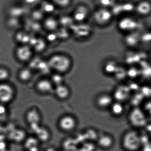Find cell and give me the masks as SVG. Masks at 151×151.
<instances>
[{"label": "cell", "instance_id": "cell-1", "mask_svg": "<svg viewBox=\"0 0 151 151\" xmlns=\"http://www.w3.org/2000/svg\"><path fill=\"white\" fill-rule=\"evenodd\" d=\"M48 66L55 73L63 74L68 72L72 65L71 58L62 53H57L51 55L47 61Z\"/></svg>", "mask_w": 151, "mask_h": 151}, {"label": "cell", "instance_id": "cell-2", "mask_svg": "<svg viewBox=\"0 0 151 151\" xmlns=\"http://www.w3.org/2000/svg\"><path fill=\"white\" fill-rule=\"evenodd\" d=\"M122 145L127 151H137L142 146L141 136L134 130L127 132L123 136Z\"/></svg>", "mask_w": 151, "mask_h": 151}, {"label": "cell", "instance_id": "cell-3", "mask_svg": "<svg viewBox=\"0 0 151 151\" xmlns=\"http://www.w3.org/2000/svg\"><path fill=\"white\" fill-rule=\"evenodd\" d=\"M93 17L95 22L101 26L109 24L114 17L111 9L101 7L95 11Z\"/></svg>", "mask_w": 151, "mask_h": 151}, {"label": "cell", "instance_id": "cell-4", "mask_svg": "<svg viewBox=\"0 0 151 151\" xmlns=\"http://www.w3.org/2000/svg\"><path fill=\"white\" fill-rule=\"evenodd\" d=\"M117 26L120 30L127 33L137 31L139 24L136 19L126 16L119 19Z\"/></svg>", "mask_w": 151, "mask_h": 151}, {"label": "cell", "instance_id": "cell-5", "mask_svg": "<svg viewBox=\"0 0 151 151\" xmlns=\"http://www.w3.org/2000/svg\"><path fill=\"white\" fill-rule=\"evenodd\" d=\"M72 27L75 36L80 39L88 38L93 31L92 26L86 22L75 23Z\"/></svg>", "mask_w": 151, "mask_h": 151}, {"label": "cell", "instance_id": "cell-6", "mask_svg": "<svg viewBox=\"0 0 151 151\" xmlns=\"http://www.w3.org/2000/svg\"><path fill=\"white\" fill-rule=\"evenodd\" d=\"M33 49L27 44L20 45L16 48L14 54L16 58L22 63L30 61L33 55Z\"/></svg>", "mask_w": 151, "mask_h": 151}, {"label": "cell", "instance_id": "cell-7", "mask_svg": "<svg viewBox=\"0 0 151 151\" xmlns=\"http://www.w3.org/2000/svg\"><path fill=\"white\" fill-rule=\"evenodd\" d=\"M14 91L11 85L5 82L0 83V102L7 104L14 99Z\"/></svg>", "mask_w": 151, "mask_h": 151}, {"label": "cell", "instance_id": "cell-8", "mask_svg": "<svg viewBox=\"0 0 151 151\" xmlns=\"http://www.w3.org/2000/svg\"><path fill=\"white\" fill-rule=\"evenodd\" d=\"M77 125L76 120L74 117L69 115L64 116L58 121L60 128L63 131L70 132L76 128Z\"/></svg>", "mask_w": 151, "mask_h": 151}, {"label": "cell", "instance_id": "cell-9", "mask_svg": "<svg viewBox=\"0 0 151 151\" xmlns=\"http://www.w3.org/2000/svg\"><path fill=\"white\" fill-rule=\"evenodd\" d=\"M114 16H119L123 14H130L134 11L135 6L130 2L123 4H116L111 9Z\"/></svg>", "mask_w": 151, "mask_h": 151}, {"label": "cell", "instance_id": "cell-10", "mask_svg": "<svg viewBox=\"0 0 151 151\" xmlns=\"http://www.w3.org/2000/svg\"><path fill=\"white\" fill-rule=\"evenodd\" d=\"M89 15V11L87 7L80 5L75 10L72 17L76 23H83L86 22Z\"/></svg>", "mask_w": 151, "mask_h": 151}, {"label": "cell", "instance_id": "cell-11", "mask_svg": "<svg viewBox=\"0 0 151 151\" xmlns=\"http://www.w3.org/2000/svg\"><path fill=\"white\" fill-rule=\"evenodd\" d=\"M134 11L139 16L147 17L151 14V2L147 0H143L135 6Z\"/></svg>", "mask_w": 151, "mask_h": 151}, {"label": "cell", "instance_id": "cell-12", "mask_svg": "<svg viewBox=\"0 0 151 151\" xmlns=\"http://www.w3.org/2000/svg\"><path fill=\"white\" fill-rule=\"evenodd\" d=\"M114 102L113 97L107 93H103L99 95L96 100L97 106L100 109H102L110 108Z\"/></svg>", "mask_w": 151, "mask_h": 151}, {"label": "cell", "instance_id": "cell-13", "mask_svg": "<svg viewBox=\"0 0 151 151\" xmlns=\"http://www.w3.org/2000/svg\"><path fill=\"white\" fill-rule=\"evenodd\" d=\"M124 38L125 45L129 47L134 48L138 45L141 41V35L137 31L127 33Z\"/></svg>", "mask_w": 151, "mask_h": 151}, {"label": "cell", "instance_id": "cell-14", "mask_svg": "<svg viewBox=\"0 0 151 151\" xmlns=\"http://www.w3.org/2000/svg\"><path fill=\"white\" fill-rule=\"evenodd\" d=\"M54 85L51 80L42 79L36 83V88L38 91L42 93H48L52 91Z\"/></svg>", "mask_w": 151, "mask_h": 151}, {"label": "cell", "instance_id": "cell-15", "mask_svg": "<svg viewBox=\"0 0 151 151\" xmlns=\"http://www.w3.org/2000/svg\"><path fill=\"white\" fill-rule=\"evenodd\" d=\"M96 141L98 146L105 149H109L112 147L114 142L112 136L108 134L99 136Z\"/></svg>", "mask_w": 151, "mask_h": 151}, {"label": "cell", "instance_id": "cell-16", "mask_svg": "<svg viewBox=\"0 0 151 151\" xmlns=\"http://www.w3.org/2000/svg\"><path fill=\"white\" fill-rule=\"evenodd\" d=\"M55 93L58 99L65 100L69 97L70 90L68 86L62 84L56 86L55 89Z\"/></svg>", "mask_w": 151, "mask_h": 151}, {"label": "cell", "instance_id": "cell-17", "mask_svg": "<svg viewBox=\"0 0 151 151\" xmlns=\"http://www.w3.org/2000/svg\"><path fill=\"white\" fill-rule=\"evenodd\" d=\"M59 23L53 17H47L44 20L43 26L46 30L51 32H55L58 29Z\"/></svg>", "mask_w": 151, "mask_h": 151}, {"label": "cell", "instance_id": "cell-18", "mask_svg": "<svg viewBox=\"0 0 151 151\" xmlns=\"http://www.w3.org/2000/svg\"><path fill=\"white\" fill-rule=\"evenodd\" d=\"M111 114L116 117L121 116L124 113V107L122 102H114L110 108Z\"/></svg>", "mask_w": 151, "mask_h": 151}, {"label": "cell", "instance_id": "cell-19", "mask_svg": "<svg viewBox=\"0 0 151 151\" xmlns=\"http://www.w3.org/2000/svg\"><path fill=\"white\" fill-rule=\"evenodd\" d=\"M33 76V73L30 68H22L19 71L18 77L20 81L27 82L30 81Z\"/></svg>", "mask_w": 151, "mask_h": 151}, {"label": "cell", "instance_id": "cell-20", "mask_svg": "<svg viewBox=\"0 0 151 151\" xmlns=\"http://www.w3.org/2000/svg\"><path fill=\"white\" fill-rule=\"evenodd\" d=\"M119 65L115 61L109 60L105 63L104 66V71L108 75H114Z\"/></svg>", "mask_w": 151, "mask_h": 151}, {"label": "cell", "instance_id": "cell-21", "mask_svg": "<svg viewBox=\"0 0 151 151\" xmlns=\"http://www.w3.org/2000/svg\"><path fill=\"white\" fill-rule=\"evenodd\" d=\"M114 75L118 80H122L127 77V70L123 66L119 65Z\"/></svg>", "mask_w": 151, "mask_h": 151}, {"label": "cell", "instance_id": "cell-22", "mask_svg": "<svg viewBox=\"0 0 151 151\" xmlns=\"http://www.w3.org/2000/svg\"><path fill=\"white\" fill-rule=\"evenodd\" d=\"M10 76L9 70L5 67L0 66V83L5 82Z\"/></svg>", "mask_w": 151, "mask_h": 151}, {"label": "cell", "instance_id": "cell-23", "mask_svg": "<svg viewBox=\"0 0 151 151\" xmlns=\"http://www.w3.org/2000/svg\"><path fill=\"white\" fill-rule=\"evenodd\" d=\"M117 0H99V3L101 8H112L117 4Z\"/></svg>", "mask_w": 151, "mask_h": 151}, {"label": "cell", "instance_id": "cell-24", "mask_svg": "<svg viewBox=\"0 0 151 151\" xmlns=\"http://www.w3.org/2000/svg\"><path fill=\"white\" fill-rule=\"evenodd\" d=\"M52 1L54 5L62 8H67L71 2V0H52Z\"/></svg>", "mask_w": 151, "mask_h": 151}, {"label": "cell", "instance_id": "cell-25", "mask_svg": "<svg viewBox=\"0 0 151 151\" xmlns=\"http://www.w3.org/2000/svg\"><path fill=\"white\" fill-rule=\"evenodd\" d=\"M51 81L53 85H56V86L63 84V78L62 77V74L57 73L52 77Z\"/></svg>", "mask_w": 151, "mask_h": 151}, {"label": "cell", "instance_id": "cell-26", "mask_svg": "<svg viewBox=\"0 0 151 151\" xmlns=\"http://www.w3.org/2000/svg\"><path fill=\"white\" fill-rule=\"evenodd\" d=\"M127 77L135 78L138 75V70L135 67L131 68L127 70Z\"/></svg>", "mask_w": 151, "mask_h": 151}, {"label": "cell", "instance_id": "cell-27", "mask_svg": "<svg viewBox=\"0 0 151 151\" xmlns=\"http://www.w3.org/2000/svg\"><path fill=\"white\" fill-rule=\"evenodd\" d=\"M5 109L4 107L0 106V118L3 116L6 112Z\"/></svg>", "mask_w": 151, "mask_h": 151}, {"label": "cell", "instance_id": "cell-28", "mask_svg": "<svg viewBox=\"0 0 151 151\" xmlns=\"http://www.w3.org/2000/svg\"><path fill=\"white\" fill-rule=\"evenodd\" d=\"M0 151H6L5 146L1 144H0Z\"/></svg>", "mask_w": 151, "mask_h": 151}]
</instances>
